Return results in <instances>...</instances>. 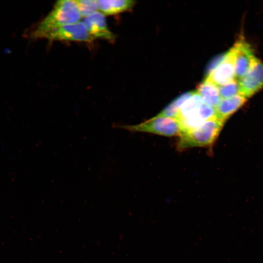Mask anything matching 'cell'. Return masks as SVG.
I'll return each instance as SVG.
<instances>
[{
	"label": "cell",
	"instance_id": "cell-8",
	"mask_svg": "<svg viewBox=\"0 0 263 263\" xmlns=\"http://www.w3.org/2000/svg\"><path fill=\"white\" fill-rule=\"evenodd\" d=\"M93 39L100 38L113 41L115 36L109 29L105 16L98 11L84 18L82 21Z\"/></svg>",
	"mask_w": 263,
	"mask_h": 263
},
{
	"label": "cell",
	"instance_id": "cell-5",
	"mask_svg": "<svg viewBox=\"0 0 263 263\" xmlns=\"http://www.w3.org/2000/svg\"><path fill=\"white\" fill-rule=\"evenodd\" d=\"M238 81L240 94L247 98L263 88V63L256 58L246 73Z\"/></svg>",
	"mask_w": 263,
	"mask_h": 263
},
{
	"label": "cell",
	"instance_id": "cell-4",
	"mask_svg": "<svg viewBox=\"0 0 263 263\" xmlns=\"http://www.w3.org/2000/svg\"><path fill=\"white\" fill-rule=\"evenodd\" d=\"M44 38L51 41L81 42H91L94 39L82 21L56 29L46 35Z\"/></svg>",
	"mask_w": 263,
	"mask_h": 263
},
{
	"label": "cell",
	"instance_id": "cell-13",
	"mask_svg": "<svg viewBox=\"0 0 263 263\" xmlns=\"http://www.w3.org/2000/svg\"><path fill=\"white\" fill-rule=\"evenodd\" d=\"M81 17L86 18L98 11L97 0H75Z\"/></svg>",
	"mask_w": 263,
	"mask_h": 263
},
{
	"label": "cell",
	"instance_id": "cell-3",
	"mask_svg": "<svg viewBox=\"0 0 263 263\" xmlns=\"http://www.w3.org/2000/svg\"><path fill=\"white\" fill-rule=\"evenodd\" d=\"M113 126L132 132L150 133L168 137L179 136L181 132L178 120L164 117L154 116L135 125L116 124Z\"/></svg>",
	"mask_w": 263,
	"mask_h": 263
},
{
	"label": "cell",
	"instance_id": "cell-6",
	"mask_svg": "<svg viewBox=\"0 0 263 263\" xmlns=\"http://www.w3.org/2000/svg\"><path fill=\"white\" fill-rule=\"evenodd\" d=\"M235 58V79L239 80L249 71L257 57L250 44L240 38L232 46Z\"/></svg>",
	"mask_w": 263,
	"mask_h": 263
},
{
	"label": "cell",
	"instance_id": "cell-7",
	"mask_svg": "<svg viewBox=\"0 0 263 263\" xmlns=\"http://www.w3.org/2000/svg\"><path fill=\"white\" fill-rule=\"evenodd\" d=\"M235 64V54L232 47L225 53L223 61L206 76L205 80L219 87L236 79Z\"/></svg>",
	"mask_w": 263,
	"mask_h": 263
},
{
	"label": "cell",
	"instance_id": "cell-11",
	"mask_svg": "<svg viewBox=\"0 0 263 263\" xmlns=\"http://www.w3.org/2000/svg\"><path fill=\"white\" fill-rule=\"evenodd\" d=\"M196 92L205 104L214 108L222 99L218 87L205 79L198 85Z\"/></svg>",
	"mask_w": 263,
	"mask_h": 263
},
{
	"label": "cell",
	"instance_id": "cell-9",
	"mask_svg": "<svg viewBox=\"0 0 263 263\" xmlns=\"http://www.w3.org/2000/svg\"><path fill=\"white\" fill-rule=\"evenodd\" d=\"M246 99L242 95L222 99L215 108L216 117L225 122L227 118L244 104Z\"/></svg>",
	"mask_w": 263,
	"mask_h": 263
},
{
	"label": "cell",
	"instance_id": "cell-10",
	"mask_svg": "<svg viewBox=\"0 0 263 263\" xmlns=\"http://www.w3.org/2000/svg\"><path fill=\"white\" fill-rule=\"evenodd\" d=\"M98 11L105 16L120 14L131 10L135 1L132 0H98Z\"/></svg>",
	"mask_w": 263,
	"mask_h": 263
},
{
	"label": "cell",
	"instance_id": "cell-2",
	"mask_svg": "<svg viewBox=\"0 0 263 263\" xmlns=\"http://www.w3.org/2000/svg\"><path fill=\"white\" fill-rule=\"evenodd\" d=\"M225 122L217 118L205 121L199 126L179 135L178 148L184 150L207 147L213 144L218 137Z\"/></svg>",
	"mask_w": 263,
	"mask_h": 263
},
{
	"label": "cell",
	"instance_id": "cell-15",
	"mask_svg": "<svg viewBox=\"0 0 263 263\" xmlns=\"http://www.w3.org/2000/svg\"><path fill=\"white\" fill-rule=\"evenodd\" d=\"M225 55V53L218 55L211 60L207 68V76L212 72L220 64L224 59Z\"/></svg>",
	"mask_w": 263,
	"mask_h": 263
},
{
	"label": "cell",
	"instance_id": "cell-1",
	"mask_svg": "<svg viewBox=\"0 0 263 263\" xmlns=\"http://www.w3.org/2000/svg\"><path fill=\"white\" fill-rule=\"evenodd\" d=\"M81 18L75 0H58L43 19L26 32V36L31 39L44 38L50 32L79 22Z\"/></svg>",
	"mask_w": 263,
	"mask_h": 263
},
{
	"label": "cell",
	"instance_id": "cell-14",
	"mask_svg": "<svg viewBox=\"0 0 263 263\" xmlns=\"http://www.w3.org/2000/svg\"><path fill=\"white\" fill-rule=\"evenodd\" d=\"M218 89L222 99L241 95L238 81L236 79L218 87Z\"/></svg>",
	"mask_w": 263,
	"mask_h": 263
},
{
	"label": "cell",
	"instance_id": "cell-12",
	"mask_svg": "<svg viewBox=\"0 0 263 263\" xmlns=\"http://www.w3.org/2000/svg\"><path fill=\"white\" fill-rule=\"evenodd\" d=\"M195 93V91L182 94L166 106L155 117H164L177 119L179 109L183 103Z\"/></svg>",
	"mask_w": 263,
	"mask_h": 263
}]
</instances>
